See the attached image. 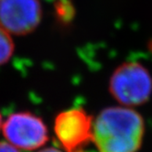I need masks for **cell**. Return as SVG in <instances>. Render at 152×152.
I'll use <instances>...</instances> for the list:
<instances>
[{"label":"cell","mask_w":152,"mask_h":152,"mask_svg":"<svg viewBox=\"0 0 152 152\" xmlns=\"http://www.w3.org/2000/svg\"><path fill=\"white\" fill-rule=\"evenodd\" d=\"M0 152H20L19 149L9 144L7 141H0Z\"/></svg>","instance_id":"52a82bcc"},{"label":"cell","mask_w":152,"mask_h":152,"mask_svg":"<svg viewBox=\"0 0 152 152\" xmlns=\"http://www.w3.org/2000/svg\"><path fill=\"white\" fill-rule=\"evenodd\" d=\"M37 152H62L61 150L56 148H54V147H49V148H42Z\"/></svg>","instance_id":"ba28073f"},{"label":"cell","mask_w":152,"mask_h":152,"mask_svg":"<svg viewBox=\"0 0 152 152\" xmlns=\"http://www.w3.org/2000/svg\"><path fill=\"white\" fill-rule=\"evenodd\" d=\"M6 141L18 149L35 150L49 140V132L42 119L29 112H17L9 115L2 125Z\"/></svg>","instance_id":"3957f363"},{"label":"cell","mask_w":152,"mask_h":152,"mask_svg":"<svg viewBox=\"0 0 152 152\" xmlns=\"http://www.w3.org/2000/svg\"><path fill=\"white\" fill-rule=\"evenodd\" d=\"M2 125H3V119H2L1 114H0V130L2 129Z\"/></svg>","instance_id":"9c48e42d"},{"label":"cell","mask_w":152,"mask_h":152,"mask_svg":"<svg viewBox=\"0 0 152 152\" xmlns=\"http://www.w3.org/2000/svg\"><path fill=\"white\" fill-rule=\"evenodd\" d=\"M41 19L42 7L39 0H0V27L10 35L31 33Z\"/></svg>","instance_id":"5b68a950"},{"label":"cell","mask_w":152,"mask_h":152,"mask_svg":"<svg viewBox=\"0 0 152 152\" xmlns=\"http://www.w3.org/2000/svg\"><path fill=\"white\" fill-rule=\"evenodd\" d=\"M108 88L119 104L133 108L146 104L151 97L152 76L141 63L126 61L113 72Z\"/></svg>","instance_id":"7a4b0ae2"},{"label":"cell","mask_w":152,"mask_h":152,"mask_svg":"<svg viewBox=\"0 0 152 152\" xmlns=\"http://www.w3.org/2000/svg\"><path fill=\"white\" fill-rule=\"evenodd\" d=\"M15 44L11 35L0 27V66L9 61L13 56Z\"/></svg>","instance_id":"8992f818"},{"label":"cell","mask_w":152,"mask_h":152,"mask_svg":"<svg viewBox=\"0 0 152 152\" xmlns=\"http://www.w3.org/2000/svg\"><path fill=\"white\" fill-rule=\"evenodd\" d=\"M145 129L143 117L134 108L106 107L94 119L92 142L99 152H137Z\"/></svg>","instance_id":"6da1fadb"},{"label":"cell","mask_w":152,"mask_h":152,"mask_svg":"<svg viewBox=\"0 0 152 152\" xmlns=\"http://www.w3.org/2000/svg\"><path fill=\"white\" fill-rule=\"evenodd\" d=\"M94 118L83 108L61 112L54 120V133L66 152H81L93 141Z\"/></svg>","instance_id":"277c9868"}]
</instances>
